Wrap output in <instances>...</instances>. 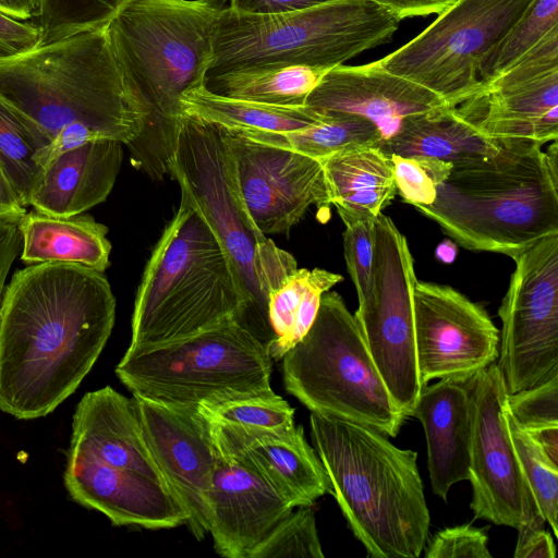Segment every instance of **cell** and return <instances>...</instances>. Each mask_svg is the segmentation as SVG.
<instances>
[{"label":"cell","mask_w":558,"mask_h":558,"mask_svg":"<svg viewBox=\"0 0 558 558\" xmlns=\"http://www.w3.org/2000/svg\"><path fill=\"white\" fill-rule=\"evenodd\" d=\"M114 318L100 271L65 263L15 271L0 304V410L19 420L53 412L98 360Z\"/></svg>","instance_id":"obj_1"},{"label":"cell","mask_w":558,"mask_h":558,"mask_svg":"<svg viewBox=\"0 0 558 558\" xmlns=\"http://www.w3.org/2000/svg\"><path fill=\"white\" fill-rule=\"evenodd\" d=\"M225 0H128L106 25L124 88L144 113L126 144L132 165L153 180L169 170L181 99L205 86L217 19Z\"/></svg>","instance_id":"obj_2"},{"label":"cell","mask_w":558,"mask_h":558,"mask_svg":"<svg viewBox=\"0 0 558 558\" xmlns=\"http://www.w3.org/2000/svg\"><path fill=\"white\" fill-rule=\"evenodd\" d=\"M499 142L490 156L451 167L433 204L416 206L466 250L511 258L558 233V144Z\"/></svg>","instance_id":"obj_3"},{"label":"cell","mask_w":558,"mask_h":558,"mask_svg":"<svg viewBox=\"0 0 558 558\" xmlns=\"http://www.w3.org/2000/svg\"><path fill=\"white\" fill-rule=\"evenodd\" d=\"M314 448L348 526L372 558H417L429 510L415 451L367 425L311 412Z\"/></svg>","instance_id":"obj_4"},{"label":"cell","mask_w":558,"mask_h":558,"mask_svg":"<svg viewBox=\"0 0 558 558\" xmlns=\"http://www.w3.org/2000/svg\"><path fill=\"white\" fill-rule=\"evenodd\" d=\"M0 100L43 147L75 123L126 145L145 120L124 88L106 26L1 57Z\"/></svg>","instance_id":"obj_5"},{"label":"cell","mask_w":558,"mask_h":558,"mask_svg":"<svg viewBox=\"0 0 558 558\" xmlns=\"http://www.w3.org/2000/svg\"><path fill=\"white\" fill-rule=\"evenodd\" d=\"M246 311V299L226 252L181 195L137 288L129 349L178 341L231 320L243 325Z\"/></svg>","instance_id":"obj_6"},{"label":"cell","mask_w":558,"mask_h":558,"mask_svg":"<svg viewBox=\"0 0 558 558\" xmlns=\"http://www.w3.org/2000/svg\"><path fill=\"white\" fill-rule=\"evenodd\" d=\"M400 22L395 11L373 0H336L271 15L225 7L216 22L205 81L247 70H330L389 43Z\"/></svg>","instance_id":"obj_7"},{"label":"cell","mask_w":558,"mask_h":558,"mask_svg":"<svg viewBox=\"0 0 558 558\" xmlns=\"http://www.w3.org/2000/svg\"><path fill=\"white\" fill-rule=\"evenodd\" d=\"M283 383L311 412L395 437L405 418L380 377L342 298L323 294L307 333L281 359Z\"/></svg>","instance_id":"obj_8"},{"label":"cell","mask_w":558,"mask_h":558,"mask_svg":"<svg viewBox=\"0 0 558 558\" xmlns=\"http://www.w3.org/2000/svg\"><path fill=\"white\" fill-rule=\"evenodd\" d=\"M271 359L239 320L145 349H129L116 367L132 392L158 402L197 407L223 395L270 389Z\"/></svg>","instance_id":"obj_9"},{"label":"cell","mask_w":558,"mask_h":558,"mask_svg":"<svg viewBox=\"0 0 558 558\" xmlns=\"http://www.w3.org/2000/svg\"><path fill=\"white\" fill-rule=\"evenodd\" d=\"M170 174L226 252L247 303L243 325L267 347L274 339L255 274V254L267 239L243 203L233 155L220 126L184 114L169 161Z\"/></svg>","instance_id":"obj_10"},{"label":"cell","mask_w":558,"mask_h":558,"mask_svg":"<svg viewBox=\"0 0 558 558\" xmlns=\"http://www.w3.org/2000/svg\"><path fill=\"white\" fill-rule=\"evenodd\" d=\"M413 266L404 235L380 213L374 222L371 286L354 317L380 377L405 417L412 416L423 388L415 353Z\"/></svg>","instance_id":"obj_11"},{"label":"cell","mask_w":558,"mask_h":558,"mask_svg":"<svg viewBox=\"0 0 558 558\" xmlns=\"http://www.w3.org/2000/svg\"><path fill=\"white\" fill-rule=\"evenodd\" d=\"M533 0H454L421 34L380 59L457 107L480 86L478 64Z\"/></svg>","instance_id":"obj_12"},{"label":"cell","mask_w":558,"mask_h":558,"mask_svg":"<svg viewBox=\"0 0 558 558\" xmlns=\"http://www.w3.org/2000/svg\"><path fill=\"white\" fill-rule=\"evenodd\" d=\"M512 259L515 269L498 311L497 365L508 395L558 376V233Z\"/></svg>","instance_id":"obj_13"},{"label":"cell","mask_w":558,"mask_h":558,"mask_svg":"<svg viewBox=\"0 0 558 558\" xmlns=\"http://www.w3.org/2000/svg\"><path fill=\"white\" fill-rule=\"evenodd\" d=\"M472 441L470 508L476 519L518 530L544 529L546 522L526 482L508 429V392L493 363L470 380Z\"/></svg>","instance_id":"obj_14"},{"label":"cell","mask_w":558,"mask_h":558,"mask_svg":"<svg viewBox=\"0 0 558 558\" xmlns=\"http://www.w3.org/2000/svg\"><path fill=\"white\" fill-rule=\"evenodd\" d=\"M420 379L469 383L498 357L499 330L486 311L453 288L416 280L413 291Z\"/></svg>","instance_id":"obj_15"},{"label":"cell","mask_w":558,"mask_h":558,"mask_svg":"<svg viewBox=\"0 0 558 558\" xmlns=\"http://www.w3.org/2000/svg\"><path fill=\"white\" fill-rule=\"evenodd\" d=\"M222 130L234 158L243 203L263 234L287 233L311 205L329 208L319 159Z\"/></svg>","instance_id":"obj_16"},{"label":"cell","mask_w":558,"mask_h":558,"mask_svg":"<svg viewBox=\"0 0 558 558\" xmlns=\"http://www.w3.org/2000/svg\"><path fill=\"white\" fill-rule=\"evenodd\" d=\"M144 437L169 490L198 539L208 534L207 495L220 451L197 407L172 405L133 395Z\"/></svg>","instance_id":"obj_17"},{"label":"cell","mask_w":558,"mask_h":558,"mask_svg":"<svg viewBox=\"0 0 558 558\" xmlns=\"http://www.w3.org/2000/svg\"><path fill=\"white\" fill-rule=\"evenodd\" d=\"M219 451L207 495L208 534L220 556L250 558L294 508L243 454Z\"/></svg>","instance_id":"obj_18"},{"label":"cell","mask_w":558,"mask_h":558,"mask_svg":"<svg viewBox=\"0 0 558 558\" xmlns=\"http://www.w3.org/2000/svg\"><path fill=\"white\" fill-rule=\"evenodd\" d=\"M305 106L362 116L377 126L381 143L398 132L404 119L453 107L433 90L386 70L379 60L328 70Z\"/></svg>","instance_id":"obj_19"},{"label":"cell","mask_w":558,"mask_h":558,"mask_svg":"<svg viewBox=\"0 0 558 558\" xmlns=\"http://www.w3.org/2000/svg\"><path fill=\"white\" fill-rule=\"evenodd\" d=\"M63 481L75 502L101 512L113 525L157 530L186 523V513L169 488L145 474L68 449Z\"/></svg>","instance_id":"obj_20"},{"label":"cell","mask_w":558,"mask_h":558,"mask_svg":"<svg viewBox=\"0 0 558 558\" xmlns=\"http://www.w3.org/2000/svg\"><path fill=\"white\" fill-rule=\"evenodd\" d=\"M456 112L487 140H527L541 145L558 138V70L521 81L481 84Z\"/></svg>","instance_id":"obj_21"},{"label":"cell","mask_w":558,"mask_h":558,"mask_svg":"<svg viewBox=\"0 0 558 558\" xmlns=\"http://www.w3.org/2000/svg\"><path fill=\"white\" fill-rule=\"evenodd\" d=\"M69 450L165 484L144 437L134 399L110 386L85 393L78 402Z\"/></svg>","instance_id":"obj_22"},{"label":"cell","mask_w":558,"mask_h":558,"mask_svg":"<svg viewBox=\"0 0 558 558\" xmlns=\"http://www.w3.org/2000/svg\"><path fill=\"white\" fill-rule=\"evenodd\" d=\"M423 425L433 493L446 500L450 488L468 481L472 441V401L466 383L440 379L425 385L412 412Z\"/></svg>","instance_id":"obj_23"},{"label":"cell","mask_w":558,"mask_h":558,"mask_svg":"<svg viewBox=\"0 0 558 558\" xmlns=\"http://www.w3.org/2000/svg\"><path fill=\"white\" fill-rule=\"evenodd\" d=\"M123 143L97 140L68 150L43 168L29 206L51 217H72L106 201L118 177Z\"/></svg>","instance_id":"obj_24"},{"label":"cell","mask_w":558,"mask_h":558,"mask_svg":"<svg viewBox=\"0 0 558 558\" xmlns=\"http://www.w3.org/2000/svg\"><path fill=\"white\" fill-rule=\"evenodd\" d=\"M217 446L221 451L243 454L293 508L313 506L319 497L331 494L329 477L302 426Z\"/></svg>","instance_id":"obj_25"},{"label":"cell","mask_w":558,"mask_h":558,"mask_svg":"<svg viewBox=\"0 0 558 558\" xmlns=\"http://www.w3.org/2000/svg\"><path fill=\"white\" fill-rule=\"evenodd\" d=\"M319 160L330 204L343 223L375 219L397 194L392 161L378 146L349 148Z\"/></svg>","instance_id":"obj_26"},{"label":"cell","mask_w":558,"mask_h":558,"mask_svg":"<svg viewBox=\"0 0 558 558\" xmlns=\"http://www.w3.org/2000/svg\"><path fill=\"white\" fill-rule=\"evenodd\" d=\"M25 264L65 263L104 272L110 265L108 228L89 215L61 218L35 210L20 220Z\"/></svg>","instance_id":"obj_27"},{"label":"cell","mask_w":558,"mask_h":558,"mask_svg":"<svg viewBox=\"0 0 558 558\" xmlns=\"http://www.w3.org/2000/svg\"><path fill=\"white\" fill-rule=\"evenodd\" d=\"M498 147L499 142L477 133L454 107L404 119L398 132L379 145L388 156H423L452 166L488 157Z\"/></svg>","instance_id":"obj_28"},{"label":"cell","mask_w":558,"mask_h":558,"mask_svg":"<svg viewBox=\"0 0 558 558\" xmlns=\"http://www.w3.org/2000/svg\"><path fill=\"white\" fill-rule=\"evenodd\" d=\"M343 277L322 268L296 269L267 294V313L274 339L271 360L279 361L312 327L322 296Z\"/></svg>","instance_id":"obj_29"},{"label":"cell","mask_w":558,"mask_h":558,"mask_svg":"<svg viewBox=\"0 0 558 558\" xmlns=\"http://www.w3.org/2000/svg\"><path fill=\"white\" fill-rule=\"evenodd\" d=\"M220 444H236L292 429L294 410L274 390L236 392L211 398L197 405Z\"/></svg>","instance_id":"obj_30"},{"label":"cell","mask_w":558,"mask_h":558,"mask_svg":"<svg viewBox=\"0 0 558 558\" xmlns=\"http://www.w3.org/2000/svg\"><path fill=\"white\" fill-rule=\"evenodd\" d=\"M183 112L227 131L258 130L288 132L320 122L325 112L310 107H281L228 98L204 87L181 99Z\"/></svg>","instance_id":"obj_31"},{"label":"cell","mask_w":558,"mask_h":558,"mask_svg":"<svg viewBox=\"0 0 558 558\" xmlns=\"http://www.w3.org/2000/svg\"><path fill=\"white\" fill-rule=\"evenodd\" d=\"M325 114L320 122L295 131L239 130L228 132L316 159L349 148L379 147L381 143L379 131L368 119L347 112L328 111Z\"/></svg>","instance_id":"obj_32"},{"label":"cell","mask_w":558,"mask_h":558,"mask_svg":"<svg viewBox=\"0 0 558 558\" xmlns=\"http://www.w3.org/2000/svg\"><path fill=\"white\" fill-rule=\"evenodd\" d=\"M327 71L301 65L235 71L206 80L205 88L228 98L301 107Z\"/></svg>","instance_id":"obj_33"},{"label":"cell","mask_w":558,"mask_h":558,"mask_svg":"<svg viewBox=\"0 0 558 558\" xmlns=\"http://www.w3.org/2000/svg\"><path fill=\"white\" fill-rule=\"evenodd\" d=\"M555 28H558V0H533L523 15L481 60L480 85L504 73Z\"/></svg>","instance_id":"obj_34"},{"label":"cell","mask_w":558,"mask_h":558,"mask_svg":"<svg viewBox=\"0 0 558 558\" xmlns=\"http://www.w3.org/2000/svg\"><path fill=\"white\" fill-rule=\"evenodd\" d=\"M43 145L0 100V168L13 190L19 204L29 206L43 169L35 161Z\"/></svg>","instance_id":"obj_35"},{"label":"cell","mask_w":558,"mask_h":558,"mask_svg":"<svg viewBox=\"0 0 558 558\" xmlns=\"http://www.w3.org/2000/svg\"><path fill=\"white\" fill-rule=\"evenodd\" d=\"M508 429L520 466L537 505L558 536V464H555L542 447L514 421L508 407Z\"/></svg>","instance_id":"obj_36"},{"label":"cell","mask_w":558,"mask_h":558,"mask_svg":"<svg viewBox=\"0 0 558 558\" xmlns=\"http://www.w3.org/2000/svg\"><path fill=\"white\" fill-rule=\"evenodd\" d=\"M128 0H41V44L105 27Z\"/></svg>","instance_id":"obj_37"},{"label":"cell","mask_w":558,"mask_h":558,"mask_svg":"<svg viewBox=\"0 0 558 558\" xmlns=\"http://www.w3.org/2000/svg\"><path fill=\"white\" fill-rule=\"evenodd\" d=\"M255 547L250 558H323L312 506L296 507Z\"/></svg>","instance_id":"obj_38"},{"label":"cell","mask_w":558,"mask_h":558,"mask_svg":"<svg viewBox=\"0 0 558 558\" xmlns=\"http://www.w3.org/2000/svg\"><path fill=\"white\" fill-rule=\"evenodd\" d=\"M389 157L397 193L402 201L414 207L433 204L437 187L447 179L452 165L423 156Z\"/></svg>","instance_id":"obj_39"},{"label":"cell","mask_w":558,"mask_h":558,"mask_svg":"<svg viewBox=\"0 0 558 558\" xmlns=\"http://www.w3.org/2000/svg\"><path fill=\"white\" fill-rule=\"evenodd\" d=\"M507 407L530 435L558 428V376L533 388L508 395Z\"/></svg>","instance_id":"obj_40"},{"label":"cell","mask_w":558,"mask_h":558,"mask_svg":"<svg viewBox=\"0 0 558 558\" xmlns=\"http://www.w3.org/2000/svg\"><path fill=\"white\" fill-rule=\"evenodd\" d=\"M375 219H356L344 222V259L359 301L367 295L371 286Z\"/></svg>","instance_id":"obj_41"},{"label":"cell","mask_w":558,"mask_h":558,"mask_svg":"<svg viewBox=\"0 0 558 558\" xmlns=\"http://www.w3.org/2000/svg\"><path fill=\"white\" fill-rule=\"evenodd\" d=\"M426 558H490L488 536L471 523L446 527L427 538Z\"/></svg>","instance_id":"obj_42"},{"label":"cell","mask_w":558,"mask_h":558,"mask_svg":"<svg viewBox=\"0 0 558 558\" xmlns=\"http://www.w3.org/2000/svg\"><path fill=\"white\" fill-rule=\"evenodd\" d=\"M97 140L108 138L89 125L70 124L63 128L48 145L36 153L35 161L43 169L59 155Z\"/></svg>","instance_id":"obj_43"},{"label":"cell","mask_w":558,"mask_h":558,"mask_svg":"<svg viewBox=\"0 0 558 558\" xmlns=\"http://www.w3.org/2000/svg\"><path fill=\"white\" fill-rule=\"evenodd\" d=\"M41 43L39 27L0 13V58L28 51Z\"/></svg>","instance_id":"obj_44"},{"label":"cell","mask_w":558,"mask_h":558,"mask_svg":"<svg viewBox=\"0 0 558 558\" xmlns=\"http://www.w3.org/2000/svg\"><path fill=\"white\" fill-rule=\"evenodd\" d=\"M228 8L246 14L271 15L305 10L336 0H225Z\"/></svg>","instance_id":"obj_45"},{"label":"cell","mask_w":558,"mask_h":558,"mask_svg":"<svg viewBox=\"0 0 558 558\" xmlns=\"http://www.w3.org/2000/svg\"><path fill=\"white\" fill-rule=\"evenodd\" d=\"M22 248L19 220L0 218V304L10 268Z\"/></svg>","instance_id":"obj_46"},{"label":"cell","mask_w":558,"mask_h":558,"mask_svg":"<svg viewBox=\"0 0 558 558\" xmlns=\"http://www.w3.org/2000/svg\"><path fill=\"white\" fill-rule=\"evenodd\" d=\"M556 546L553 536L544 529L518 535L514 558H555Z\"/></svg>","instance_id":"obj_47"},{"label":"cell","mask_w":558,"mask_h":558,"mask_svg":"<svg viewBox=\"0 0 558 558\" xmlns=\"http://www.w3.org/2000/svg\"><path fill=\"white\" fill-rule=\"evenodd\" d=\"M395 11L401 20L440 13L454 0H373Z\"/></svg>","instance_id":"obj_48"},{"label":"cell","mask_w":558,"mask_h":558,"mask_svg":"<svg viewBox=\"0 0 558 558\" xmlns=\"http://www.w3.org/2000/svg\"><path fill=\"white\" fill-rule=\"evenodd\" d=\"M0 13L17 21L39 19L41 0H0Z\"/></svg>","instance_id":"obj_49"},{"label":"cell","mask_w":558,"mask_h":558,"mask_svg":"<svg viewBox=\"0 0 558 558\" xmlns=\"http://www.w3.org/2000/svg\"><path fill=\"white\" fill-rule=\"evenodd\" d=\"M26 214L0 168V218L20 220Z\"/></svg>","instance_id":"obj_50"},{"label":"cell","mask_w":558,"mask_h":558,"mask_svg":"<svg viewBox=\"0 0 558 558\" xmlns=\"http://www.w3.org/2000/svg\"><path fill=\"white\" fill-rule=\"evenodd\" d=\"M457 243L452 240H445L436 246L435 256L445 264L452 263L457 257Z\"/></svg>","instance_id":"obj_51"}]
</instances>
